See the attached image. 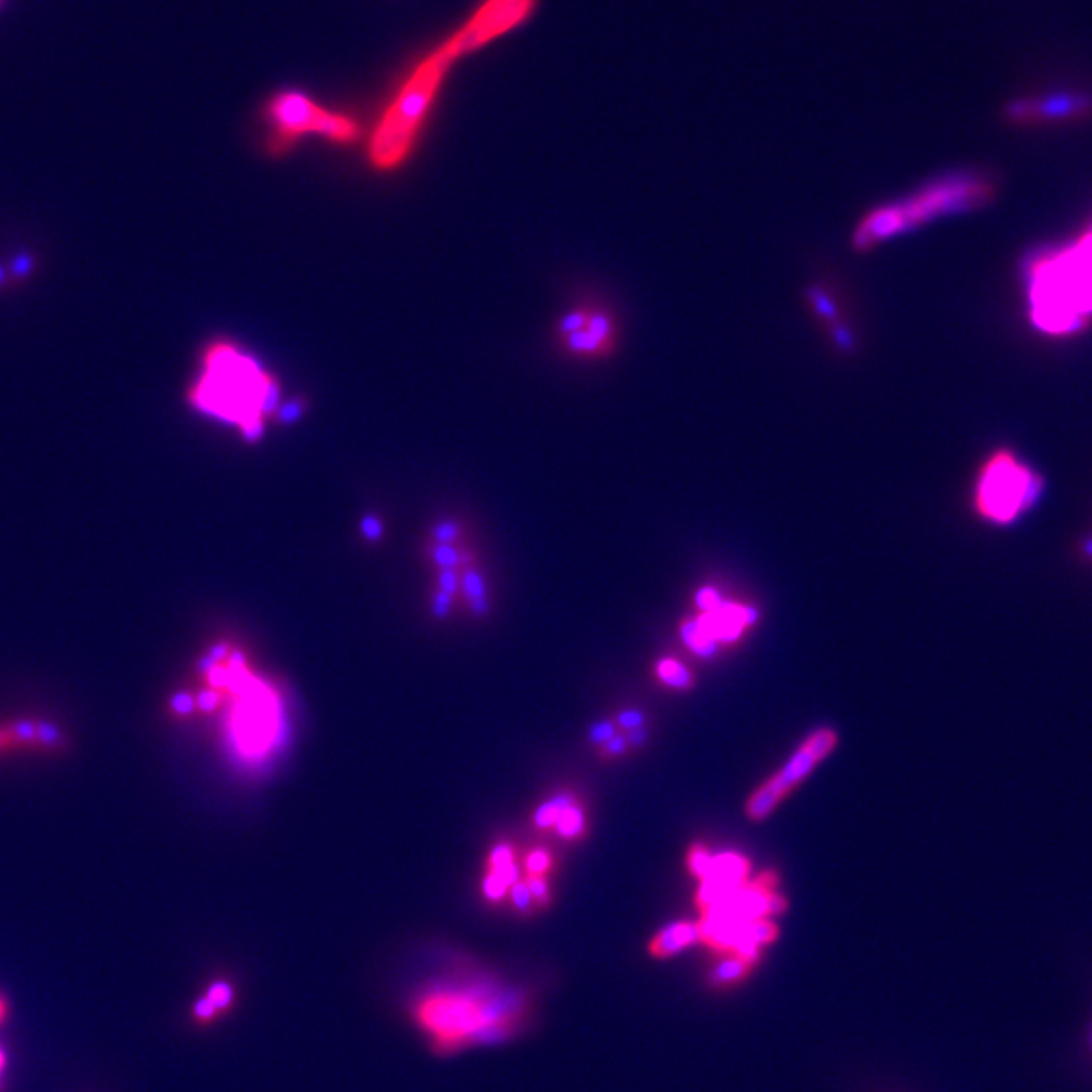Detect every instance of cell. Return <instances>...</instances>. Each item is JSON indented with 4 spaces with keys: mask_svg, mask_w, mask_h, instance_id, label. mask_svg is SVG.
Masks as SVG:
<instances>
[{
    "mask_svg": "<svg viewBox=\"0 0 1092 1092\" xmlns=\"http://www.w3.org/2000/svg\"><path fill=\"white\" fill-rule=\"evenodd\" d=\"M815 763H820V761L815 759V755L810 750V747L803 743V747L797 750L796 755L791 757V761L785 764L780 773L773 775L764 785L783 799L796 787L799 781L805 780L812 773Z\"/></svg>",
    "mask_w": 1092,
    "mask_h": 1092,
    "instance_id": "cell-14",
    "label": "cell"
},
{
    "mask_svg": "<svg viewBox=\"0 0 1092 1092\" xmlns=\"http://www.w3.org/2000/svg\"><path fill=\"white\" fill-rule=\"evenodd\" d=\"M1078 552H1080V559H1082V561L1091 562L1092 564V532L1091 534H1087V536L1080 541V545H1078Z\"/></svg>",
    "mask_w": 1092,
    "mask_h": 1092,
    "instance_id": "cell-39",
    "label": "cell"
},
{
    "mask_svg": "<svg viewBox=\"0 0 1092 1092\" xmlns=\"http://www.w3.org/2000/svg\"><path fill=\"white\" fill-rule=\"evenodd\" d=\"M627 743L631 749H640L645 743H648V729L645 727H640V729H634V731H627Z\"/></svg>",
    "mask_w": 1092,
    "mask_h": 1092,
    "instance_id": "cell-38",
    "label": "cell"
},
{
    "mask_svg": "<svg viewBox=\"0 0 1092 1092\" xmlns=\"http://www.w3.org/2000/svg\"><path fill=\"white\" fill-rule=\"evenodd\" d=\"M749 860L736 852H720L717 856H713V864H710V873H708V878L706 880H722V882H731V884H745L749 882Z\"/></svg>",
    "mask_w": 1092,
    "mask_h": 1092,
    "instance_id": "cell-16",
    "label": "cell"
},
{
    "mask_svg": "<svg viewBox=\"0 0 1092 1092\" xmlns=\"http://www.w3.org/2000/svg\"><path fill=\"white\" fill-rule=\"evenodd\" d=\"M624 327L617 310L605 299H578L557 320L555 341L569 359L603 362L622 346Z\"/></svg>",
    "mask_w": 1092,
    "mask_h": 1092,
    "instance_id": "cell-8",
    "label": "cell"
},
{
    "mask_svg": "<svg viewBox=\"0 0 1092 1092\" xmlns=\"http://www.w3.org/2000/svg\"><path fill=\"white\" fill-rule=\"evenodd\" d=\"M69 749V733L59 722L43 717L0 720V761L31 755H62Z\"/></svg>",
    "mask_w": 1092,
    "mask_h": 1092,
    "instance_id": "cell-10",
    "label": "cell"
},
{
    "mask_svg": "<svg viewBox=\"0 0 1092 1092\" xmlns=\"http://www.w3.org/2000/svg\"><path fill=\"white\" fill-rule=\"evenodd\" d=\"M437 589L445 591L448 595H455L462 591V578H460V569H437L436 573Z\"/></svg>",
    "mask_w": 1092,
    "mask_h": 1092,
    "instance_id": "cell-31",
    "label": "cell"
},
{
    "mask_svg": "<svg viewBox=\"0 0 1092 1092\" xmlns=\"http://www.w3.org/2000/svg\"><path fill=\"white\" fill-rule=\"evenodd\" d=\"M360 532L369 543H378L383 538V522L376 516H367L360 522Z\"/></svg>",
    "mask_w": 1092,
    "mask_h": 1092,
    "instance_id": "cell-35",
    "label": "cell"
},
{
    "mask_svg": "<svg viewBox=\"0 0 1092 1092\" xmlns=\"http://www.w3.org/2000/svg\"><path fill=\"white\" fill-rule=\"evenodd\" d=\"M1030 304L1034 324L1050 334L1084 324L1092 314V231L1031 266Z\"/></svg>",
    "mask_w": 1092,
    "mask_h": 1092,
    "instance_id": "cell-5",
    "label": "cell"
},
{
    "mask_svg": "<svg viewBox=\"0 0 1092 1092\" xmlns=\"http://www.w3.org/2000/svg\"><path fill=\"white\" fill-rule=\"evenodd\" d=\"M655 674L666 687L676 688V690H688V688L694 687L692 671L688 670L684 664H680L671 657L660 660L655 666Z\"/></svg>",
    "mask_w": 1092,
    "mask_h": 1092,
    "instance_id": "cell-21",
    "label": "cell"
},
{
    "mask_svg": "<svg viewBox=\"0 0 1092 1092\" xmlns=\"http://www.w3.org/2000/svg\"><path fill=\"white\" fill-rule=\"evenodd\" d=\"M780 801L781 797L775 791H771L767 785H763V787H759L749 797V801H747V815H749L750 820H764L767 815L773 813Z\"/></svg>",
    "mask_w": 1092,
    "mask_h": 1092,
    "instance_id": "cell-22",
    "label": "cell"
},
{
    "mask_svg": "<svg viewBox=\"0 0 1092 1092\" xmlns=\"http://www.w3.org/2000/svg\"><path fill=\"white\" fill-rule=\"evenodd\" d=\"M264 120L269 128L267 148L271 155L288 152L306 136H318L334 144H352L360 136V125L355 118L322 108L296 90L274 95L264 109Z\"/></svg>",
    "mask_w": 1092,
    "mask_h": 1092,
    "instance_id": "cell-7",
    "label": "cell"
},
{
    "mask_svg": "<svg viewBox=\"0 0 1092 1092\" xmlns=\"http://www.w3.org/2000/svg\"><path fill=\"white\" fill-rule=\"evenodd\" d=\"M710 864H713V854L704 845H694L690 850V854H688V868H690L692 876H696L701 882L708 878Z\"/></svg>",
    "mask_w": 1092,
    "mask_h": 1092,
    "instance_id": "cell-27",
    "label": "cell"
},
{
    "mask_svg": "<svg viewBox=\"0 0 1092 1092\" xmlns=\"http://www.w3.org/2000/svg\"><path fill=\"white\" fill-rule=\"evenodd\" d=\"M188 405L199 415L234 427L257 441L269 417L278 413V381L250 352L229 341L204 346L197 373L187 389Z\"/></svg>",
    "mask_w": 1092,
    "mask_h": 1092,
    "instance_id": "cell-2",
    "label": "cell"
},
{
    "mask_svg": "<svg viewBox=\"0 0 1092 1092\" xmlns=\"http://www.w3.org/2000/svg\"><path fill=\"white\" fill-rule=\"evenodd\" d=\"M1001 116L1008 124H1078L1092 120V92L1056 90L1048 94L1017 95L1006 102Z\"/></svg>",
    "mask_w": 1092,
    "mask_h": 1092,
    "instance_id": "cell-9",
    "label": "cell"
},
{
    "mask_svg": "<svg viewBox=\"0 0 1092 1092\" xmlns=\"http://www.w3.org/2000/svg\"><path fill=\"white\" fill-rule=\"evenodd\" d=\"M532 1001L522 989L494 980L441 983L411 1006V1015L437 1054L462 1048L500 1044L529 1024Z\"/></svg>",
    "mask_w": 1092,
    "mask_h": 1092,
    "instance_id": "cell-1",
    "label": "cell"
},
{
    "mask_svg": "<svg viewBox=\"0 0 1092 1092\" xmlns=\"http://www.w3.org/2000/svg\"><path fill=\"white\" fill-rule=\"evenodd\" d=\"M694 943H701L698 922H671L650 941L648 951L654 959H670L674 955L692 947Z\"/></svg>",
    "mask_w": 1092,
    "mask_h": 1092,
    "instance_id": "cell-13",
    "label": "cell"
},
{
    "mask_svg": "<svg viewBox=\"0 0 1092 1092\" xmlns=\"http://www.w3.org/2000/svg\"><path fill=\"white\" fill-rule=\"evenodd\" d=\"M453 611V597L452 595L441 591V589H434V595H431V615L436 620H448L452 615Z\"/></svg>",
    "mask_w": 1092,
    "mask_h": 1092,
    "instance_id": "cell-32",
    "label": "cell"
},
{
    "mask_svg": "<svg viewBox=\"0 0 1092 1092\" xmlns=\"http://www.w3.org/2000/svg\"><path fill=\"white\" fill-rule=\"evenodd\" d=\"M468 53L455 31L441 48L427 55L407 78L403 88L383 111L369 144V158L376 171H395L405 162L423 124L434 108L437 92L452 63Z\"/></svg>",
    "mask_w": 1092,
    "mask_h": 1092,
    "instance_id": "cell-4",
    "label": "cell"
},
{
    "mask_svg": "<svg viewBox=\"0 0 1092 1092\" xmlns=\"http://www.w3.org/2000/svg\"><path fill=\"white\" fill-rule=\"evenodd\" d=\"M508 898H510V903L515 906V910L518 915L529 917V915H534V913L538 910L536 905H534V901H532L531 890L527 887L524 878H520L518 882L512 884V889L508 892Z\"/></svg>",
    "mask_w": 1092,
    "mask_h": 1092,
    "instance_id": "cell-25",
    "label": "cell"
},
{
    "mask_svg": "<svg viewBox=\"0 0 1092 1092\" xmlns=\"http://www.w3.org/2000/svg\"><path fill=\"white\" fill-rule=\"evenodd\" d=\"M680 636H682V640H684V643H687L694 654L701 655V657H715L717 655L720 643L704 634L703 627L698 625L696 617H687L680 624Z\"/></svg>",
    "mask_w": 1092,
    "mask_h": 1092,
    "instance_id": "cell-19",
    "label": "cell"
},
{
    "mask_svg": "<svg viewBox=\"0 0 1092 1092\" xmlns=\"http://www.w3.org/2000/svg\"><path fill=\"white\" fill-rule=\"evenodd\" d=\"M460 578H462V594L468 601L471 615L478 620L488 617V613H490L488 585H485V578L480 573V569L476 564L464 567V569H460Z\"/></svg>",
    "mask_w": 1092,
    "mask_h": 1092,
    "instance_id": "cell-15",
    "label": "cell"
},
{
    "mask_svg": "<svg viewBox=\"0 0 1092 1092\" xmlns=\"http://www.w3.org/2000/svg\"><path fill=\"white\" fill-rule=\"evenodd\" d=\"M204 998L209 999V1001L217 1008L218 1012L229 1010L235 999L234 987H231V985L227 982L213 983V985L209 987V991H207V996H204Z\"/></svg>",
    "mask_w": 1092,
    "mask_h": 1092,
    "instance_id": "cell-29",
    "label": "cell"
},
{
    "mask_svg": "<svg viewBox=\"0 0 1092 1092\" xmlns=\"http://www.w3.org/2000/svg\"><path fill=\"white\" fill-rule=\"evenodd\" d=\"M577 801V796L571 794V791H564V794H557V796L548 797L546 801H543L536 812L532 813V824L536 829H550L557 824L559 815H561L569 805H573Z\"/></svg>",
    "mask_w": 1092,
    "mask_h": 1092,
    "instance_id": "cell-18",
    "label": "cell"
},
{
    "mask_svg": "<svg viewBox=\"0 0 1092 1092\" xmlns=\"http://www.w3.org/2000/svg\"><path fill=\"white\" fill-rule=\"evenodd\" d=\"M524 882L527 887L531 890L532 901L538 910H545L550 906V901H552V890H550V884L546 878H536V876H524Z\"/></svg>",
    "mask_w": 1092,
    "mask_h": 1092,
    "instance_id": "cell-28",
    "label": "cell"
},
{
    "mask_svg": "<svg viewBox=\"0 0 1092 1092\" xmlns=\"http://www.w3.org/2000/svg\"><path fill=\"white\" fill-rule=\"evenodd\" d=\"M429 541L443 545H460L464 543V527L457 520H439L429 531Z\"/></svg>",
    "mask_w": 1092,
    "mask_h": 1092,
    "instance_id": "cell-24",
    "label": "cell"
},
{
    "mask_svg": "<svg viewBox=\"0 0 1092 1092\" xmlns=\"http://www.w3.org/2000/svg\"><path fill=\"white\" fill-rule=\"evenodd\" d=\"M6 1015H9V1006L4 999L0 998V1024L6 1020Z\"/></svg>",
    "mask_w": 1092,
    "mask_h": 1092,
    "instance_id": "cell-40",
    "label": "cell"
},
{
    "mask_svg": "<svg viewBox=\"0 0 1092 1092\" xmlns=\"http://www.w3.org/2000/svg\"><path fill=\"white\" fill-rule=\"evenodd\" d=\"M836 743H838V736H836L834 731H829V729H820V731H815V733L805 741V745L810 747V750H812L813 755H815V759H817V761L826 759L827 755L831 753V749L836 747Z\"/></svg>",
    "mask_w": 1092,
    "mask_h": 1092,
    "instance_id": "cell-26",
    "label": "cell"
},
{
    "mask_svg": "<svg viewBox=\"0 0 1092 1092\" xmlns=\"http://www.w3.org/2000/svg\"><path fill=\"white\" fill-rule=\"evenodd\" d=\"M615 722L620 729H625V731H634V729H640L645 722V717L643 713L638 710V708H627V710H622L617 717H615Z\"/></svg>",
    "mask_w": 1092,
    "mask_h": 1092,
    "instance_id": "cell-34",
    "label": "cell"
},
{
    "mask_svg": "<svg viewBox=\"0 0 1092 1092\" xmlns=\"http://www.w3.org/2000/svg\"><path fill=\"white\" fill-rule=\"evenodd\" d=\"M753 969H755V963H750V961L738 957V955H734V953H727L718 961L717 966L710 969L708 982H710L713 987H717V989H727V987H731L734 983L747 980Z\"/></svg>",
    "mask_w": 1092,
    "mask_h": 1092,
    "instance_id": "cell-17",
    "label": "cell"
},
{
    "mask_svg": "<svg viewBox=\"0 0 1092 1092\" xmlns=\"http://www.w3.org/2000/svg\"><path fill=\"white\" fill-rule=\"evenodd\" d=\"M694 601L698 608L703 609L704 613H710V611H717L724 603V597L715 587H704L696 594Z\"/></svg>",
    "mask_w": 1092,
    "mask_h": 1092,
    "instance_id": "cell-33",
    "label": "cell"
},
{
    "mask_svg": "<svg viewBox=\"0 0 1092 1092\" xmlns=\"http://www.w3.org/2000/svg\"><path fill=\"white\" fill-rule=\"evenodd\" d=\"M0 6H2V0H0Z\"/></svg>",
    "mask_w": 1092,
    "mask_h": 1092,
    "instance_id": "cell-43",
    "label": "cell"
},
{
    "mask_svg": "<svg viewBox=\"0 0 1092 1092\" xmlns=\"http://www.w3.org/2000/svg\"><path fill=\"white\" fill-rule=\"evenodd\" d=\"M1089 1048H1091V1052H1092V1026H1091V1031H1089Z\"/></svg>",
    "mask_w": 1092,
    "mask_h": 1092,
    "instance_id": "cell-41",
    "label": "cell"
},
{
    "mask_svg": "<svg viewBox=\"0 0 1092 1092\" xmlns=\"http://www.w3.org/2000/svg\"><path fill=\"white\" fill-rule=\"evenodd\" d=\"M996 181L983 171H955L935 176L903 197L874 204L856 221L850 245L870 253L903 235L915 234L936 218L975 211L994 201Z\"/></svg>",
    "mask_w": 1092,
    "mask_h": 1092,
    "instance_id": "cell-3",
    "label": "cell"
},
{
    "mask_svg": "<svg viewBox=\"0 0 1092 1092\" xmlns=\"http://www.w3.org/2000/svg\"><path fill=\"white\" fill-rule=\"evenodd\" d=\"M629 749V743H627V736L625 734H615L613 738H609L605 745H601L599 750L603 757H622L624 753Z\"/></svg>",
    "mask_w": 1092,
    "mask_h": 1092,
    "instance_id": "cell-36",
    "label": "cell"
},
{
    "mask_svg": "<svg viewBox=\"0 0 1092 1092\" xmlns=\"http://www.w3.org/2000/svg\"><path fill=\"white\" fill-rule=\"evenodd\" d=\"M534 6L536 0H484L482 6L457 31L466 51L471 53L484 48L490 41L512 31L532 15Z\"/></svg>",
    "mask_w": 1092,
    "mask_h": 1092,
    "instance_id": "cell-11",
    "label": "cell"
},
{
    "mask_svg": "<svg viewBox=\"0 0 1092 1092\" xmlns=\"http://www.w3.org/2000/svg\"><path fill=\"white\" fill-rule=\"evenodd\" d=\"M524 876H536V878H548V874L555 868V856L545 848H534L524 860H522Z\"/></svg>",
    "mask_w": 1092,
    "mask_h": 1092,
    "instance_id": "cell-23",
    "label": "cell"
},
{
    "mask_svg": "<svg viewBox=\"0 0 1092 1092\" xmlns=\"http://www.w3.org/2000/svg\"><path fill=\"white\" fill-rule=\"evenodd\" d=\"M805 302L810 306L813 318L826 328L827 338L840 352L856 350V334L850 324L843 320V308H840V296L827 283H812L805 290Z\"/></svg>",
    "mask_w": 1092,
    "mask_h": 1092,
    "instance_id": "cell-12",
    "label": "cell"
},
{
    "mask_svg": "<svg viewBox=\"0 0 1092 1092\" xmlns=\"http://www.w3.org/2000/svg\"><path fill=\"white\" fill-rule=\"evenodd\" d=\"M0 1068H2V1052H0Z\"/></svg>",
    "mask_w": 1092,
    "mask_h": 1092,
    "instance_id": "cell-42",
    "label": "cell"
},
{
    "mask_svg": "<svg viewBox=\"0 0 1092 1092\" xmlns=\"http://www.w3.org/2000/svg\"><path fill=\"white\" fill-rule=\"evenodd\" d=\"M1044 480L1012 450H996L983 460L973 482V510L994 527H1010L1034 510Z\"/></svg>",
    "mask_w": 1092,
    "mask_h": 1092,
    "instance_id": "cell-6",
    "label": "cell"
},
{
    "mask_svg": "<svg viewBox=\"0 0 1092 1092\" xmlns=\"http://www.w3.org/2000/svg\"><path fill=\"white\" fill-rule=\"evenodd\" d=\"M555 829H557V834L561 836L562 840H569V842H573V840H578V838L585 836L587 815L583 812L578 799L559 815Z\"/></svg>",
    "mask_w": 1092,
    "mask_h": 1092,
    "instance_id": "cell-20",
    "label": "cell"
},
{
    "mask_svg": "<svg viewBox=\"0 0 1092 1092\" xmlns=\"http://www.w3.org/2000/svg\"><path fill=\"white\" fill-rule=\"evenodd\" d=\"M617 729L620 727H617V722L613 718H603V720H597L594 727L589 729V736L587 738H589V743L595 745V747H601V745L608 743L609 738H613L617 734Z\"/></svg>",
    "mask_w": 1092,
    "mask_h": 1092,
    "instance_id": "cell-30",
    "label": "cell"
},
{
    "mask_svg": "<svg viewBox=\"0 0 1092 1092\" xmlns=\"http://www.w3.org/2000/svg\"><path fill=\"white\" fill-rule=\"evenodd\" d=\"M217 1014H218L217 1008H215V1006H213V1003H211L209 999L203 998L197 1001V1006H195V1017H197V1020H199L201 1024H204V1022H211V1020H215V1015Z\"/></svg>",
    "mask_w": 1092,
    "mask_h": 1092,
    "instance_id": "cell-37",
    "label": "cell"
}]
</instances>
